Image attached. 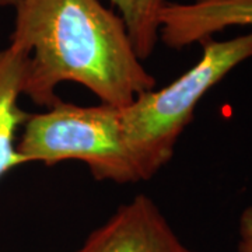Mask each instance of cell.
I'll list each match as a JSON object with an SVG mask.
<instances>
[{"label":"cell","instance_id":"obj_4","mask_svg":"<svg viewBox=\"0 0 252 252\" xmlns=\"http://www.w3.org/2000/svg\"><path fill=\"white\" fill-rule=\"evenodd\" d=\"M76 252H198L182 243L160 207L136 195L109 216Z\"/></svg>","mask_w":252,"mask_h":252},{"label":"cell","instance_id":"obj_1","mask_svg":"<svg viewBox=\"0 0 252 252\" xmlns=\"http://www.w3.org/2000/svg\"><path fill=\"white\" fill-rule=\"evenodd\" d=\"M14 9L10 44L28 52L23 95L38 107L59 102L64 81L118 108L156 89L122 17L99 0H20Z\"/></svg>","mask_w":252,"mask_h":252},{"label":"cell","instance_id":"obj_6","mask_svg":"<svg viewBox=\"0 0 252 252\" xmlns=\"http://www.w3.org/2000/svg\"><path fill=\"white\" fill-rule=\"evenodd\" d=\"M27 63L28 52L18 46L9 44L0 51V180L24 164L16 136L30 117L18 104Z\"/></svg>","mask_w":252,"mask_h":252},{"label":"cell","instance_id":"obj_2","mask_svg":"<svg viewBox=\"0 0 252 252\" xmlns=\"http://www.w3.org/2000/svg\"><path fill=\"white\" fill-rule=\"evenodd\" d=\"M202 49L200 59L178 79L144 91L119 108L124 137L142 181L152 180L170 162L180 136L207 91L252 58V31L227 41L210 38L202 42Z\"/></svg>","mask_w":252,"mask_h":252},{"label":"cell","instance_id":"obj_3","mask_svg":"<svg viewBox=\"0 0 252 252\" xmlns=\"http://www.w3.org/2000/svg\"><path fill=\"white\" fill-rule=\"evenodd\" d=\"M17 152L24 164L46 167L67 160L84 162L94 180L135 184L142 177L124 137L119 108L59 101L39 114H30L23 125Z\"/></svg>","mask_w":252,"mask_h":252},{"label":"cell","instance_id":"obj_9","mask_svg":"<svg viewBox=\"0 0 252 252\" xmlns=\"http://www.w3.org/2000/svg\"><path fill=\"white\" fill-rule=\"evenodd\" d=\"M20 0H0V7H16Z\"/></svg>","mask_w":252,"mask_h":252},{"label":"cell","instance_id":"obj_7","mask_svg":"<svg viewBox=\"0 0 252 252\" xmlns=\"http://www.w3.org/2000/svg\"><path fill=\"white\" fill-rule=\"evenodd\" d=\"M167 0H109L118 10L135 46L137 56L146 61L158 42L160 11Z\"/></svg>","mask_w":252,"mask_h":252},{"label":"cell","instance_id":"obj_5","mask_svg":"<svg viewBox=\"0 0 252 252\" xmlns=\"http://www.w3.org/2000/svg\"><path fill=\"white\" fill-rule=\"evenodd\" d=\"M230 27H252V0H167L160 11L158 41L182 49Z\"/></svg>","mask_w":252,"mask_h":252},{"label":"cell","instance_id":"obj_8","mask_svg":"<svg viewBox=\"0 0 252 252\" xmlns=\"http://www.w3.org/2000/svg\"><path fill=\"white\" fill-rule=\"evenodd\" d=\"M238 252H252V206L244 209L238 220Z\"/></svg>","mask_w":252,"mask_h":252}]
</instances>
